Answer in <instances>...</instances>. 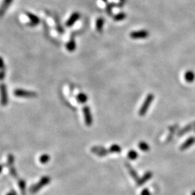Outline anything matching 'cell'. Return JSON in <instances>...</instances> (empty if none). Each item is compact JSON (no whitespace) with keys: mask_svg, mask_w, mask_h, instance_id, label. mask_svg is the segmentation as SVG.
<instances>
[{"mask_svg":"<svg viewBox=\"0 0 195 195\" xmlns=\"http://www.w3.org/2000/svg\"><path fill=\"white\" fill-rule=\"evenodd\" d=\"M153 100H154V95L153 94H149L148 96H147L146 99H145L144 103H143V105H142V107L140 108V111H139V114H140V116L143 117V116L146 113V112L148 111L149 107H150L151 103H152V101Z\"/></svg>","mask_w":195,"mask_h":195,"instance_id":"obj_1","label":"cell"},{"mask_svg":"<svg viewBox=\"0 0 195 195\" xmlns=\"http://www.w3.org/2000/svg\"><path fill=\"white\" fill-rule=\"evenodd\" d=\"M149 33L147 30H142L138 31H134L130 34V37L133 39H141V38H145L148 37Z\"/></svg>","mask_w":195,"mask_h":195,"instance_id":"obj_2","label":"cell"},{"mask_svg":"<svg viewBox=\"0 0 195 195\" xmlns=\"http://www.w3.org/2000/svg\"><path fill=\"white\" fill-rule=\"evenodd\" d=\"M91 151H92L93 153H95V154L99 155L100 157L105 156V155L111 153L110 148L109 150H106V149L103 148L102 147H93V148L91 149Z\"/></svg>","mask_w":195,"mask_h":195,"instance_id":"obj_3","label":"cell"},{"mask_svg":"<svg viewBox=\"0 0 195 195\" xmlns=\"http://www.w3.org/2000/svg\"><path fill=\"white\" fill-rule=\"evenodd\" d=\"M49 182H50V178L48 177H44L41 180V181L39 182L38 184H36V186H34L33 188H31L30 192L32 193H35L36 192H38V190L40 189L41 188H42L43 186H44L46 184H47Z\"/></svg>","mask_w":195,"mask_h":195,"instance_id":"obj_4","label":"cell"},{"mask_svg":"<svg viewBox=\"0 0 195 195\" xmlns=\"http://www.w3.org/2000/svg\"><path fill=\"white\" fill-rule=\"evenodd\" d=\"M83 113L85 115V120H86V124L88 126H90L93 123V118L91 116L90 110L88 106L85 107L83 109Z\"/></svg>","mask_w":195,"mask_h":195,"instance_id":"obj_5","label":"cell"},{"mask_svg":"<svg viewBox=\"0 0 195 195\" xmlns=\"http://www.w3.org/2000/svg\"><path fill=\"white\" fill-rule=\"evenodd\" d=\"M195 143V137H190L189 138L187 139L183 144L181 145V146L180 147V150H185L186 149L189 148L191 146H192Z\"/></svg>","mask_w":195,"mask_h":195,"instance_id":"obj_6","label":"cell"},{"mask_svg":"<svg viewBox=\"0 0 195 195\" xmlns=\"http://www.w3.org/2000/svg\"><path fill=\"white\" fill-rule=\"evenodd\" d=\"M14 94L17 96L21 97H33L36 96V94L34 92H29V91H26L23 90H17L14 91Z\"/></svg>","mask_w":195,"mask_h":195,"instance_id":"obj_7","label":"cell"},{"mask_svg":"<svg viewBox=\"0 0 195 195\" xmlns=\"http://www.w3.org/2000/svg\"><path fill=\"white\" fill-rule=\"evenodd\" d=\"M80 14L78 12H74L73 14H72L71 17L69 18V20L67 21V23H66V26L67 27H71L73 26L77 20H78L80 19Z\"/></svg>","mask_w":195,"mask_h":195,"instance_id":"obj_8","label":"cell"},{"mask_svg":"<svg viewBox=\"0 0 195 195\" xmlns=\"http://www.w3.org/2000/svg\"><path fill=\"white\" fill-rule=\"evenodd\" d=\"M184 79L186 82H189V83H192L195 80V74L194 72L191 71H187L185 73V75H184Z\"/></svg>","mask_w":195,"mask_h":195,"instance_id":"obj_9","label":"cell"},{"mask_svg":"<svg viewBox=\"0 0 195 195\" xmlns=\"http://www.w3.org/2000/svg\"><path fill=\"white\" fill-rule=\"evenodd\" d=\"M152 176H153V174H152V173H151V172H148V173H145V175L143 176V177L141 178V179L138 180L137 181L138 186H141L142 184L145 183V182H146L147 181H148V180L150 179L151 177H152Z\"/></svg>","mask_w":195,"mask_h":195,"instance_id":"obj_10","label":"cell"},{"mask_svg":"<svg viewBox=\"0 0 195 195\" xmlns=\"http://www.w3.org/2000/svg\"><path fill=\"white\" fill-rule=\"evenodd\" d=\"M126 166L127 167V169L128 171H129L130 174H131V176H132V178H134V180H137V181H138V176L137 174V173L135 172V171L132 169V167L129 164H128V163H126Z\"/></svg>","mask_w":195,"mask_h":195,"instance_id":"obj_11","label":"cell"},{"mask_svg":"<svg viewBox=\"0 0 195 195\" xmlns=\"http://www.w3.org/2000/svg\"><path fill=\"white\" fill-rule=\"evenodd\" d=\"M67 49L70 51H73L76 48V44H75V41H74V39H71L69 43L67 44Z\"/></svg>","mask_w":195,"mask_h":195,"instance_id":"obj_12","label":"cell"},{"mask_svg":"<svg viewBox=\"0 0 195 195\" xmlns=\"http://www.w3.org/2000/svg\"><path fill=\"white\" fill-rule=\"evenodd\" d=\"M77 99H78L79 102L86 103L87 100H88V97H87V95L86 94H84V93H80V94L77 96Z\"/></svg>","mask_w":195,"mask_h":195,"instance_id":"obj_13","label":"cell"},{"mask_svg":"<svg viewBox=\"0 0 195 195\" xmlns=\"http://www.w3.org/2000/svg\"><path fill=\"white\" fill-rule=\"evenodd\" d=\"M192 129V125H189V126H186L185 128L182 129L181 130H180L179 132H178V136H181V135H184V134H186L187 132H189L191 129Z\"/></svg>","mask_w":195,"mask_h":195,"instance_id":"obj_14","label":"cell"},{"mask_svg":"<svg viewBox=\"0 0 195 195\" xmlns=\"http://www.w3.org/2000/svg\"><path fill=\"white\" fill-rule=\"evenodd\" d=\"M103 23H104V20L102 18H99V19L97 20L96 22V29L98 31H101L102 30Z\"/></svg>","mask_w":195,"mask_h":195,"instance_id":"obj_15","label":"cell"},{"mask_svg":"<svg viewBox=\"0 0 195 195\" xmlns=\"http://www.w3.org/2000/svg\"><path fill=\"white\" fill-rule=\"evenodd\" d=\"M138 156L137 153L134 150H130L129 152L128 153V157L131 160H134L136 159Z\"/></svg>","mask_w":195,"mask_h":195,"instance_id":"obj_16","label":"cell"},{"mask_svg":"<svg viewBox=\"0 0 195 195\" xmlns=\"http://www.w3.org/2000/svg\"><path fill=\"white\" fill-rule=\"evenodd\" d=\"M139 148H140L142 151H148L149 149H150L149 145L144 142H140V144H139Z\"/></svg>","mask_w":195,"mask_h":195,"instance_id":"obj_17","label":"cell"},{"mask_svg":"<svg viewBox=\"0 0 195 195\" xmlns=\"http://www.w3.org/2000/svg\"><path fill=\"white\" fill-rule=\"evenodd\" d=\"M111 153H120L121 152V147L117 145H113L110 148Z\"/></svg>","mask_w":195,"mask_h":195,"instance_id":"obj_18","label":"cell"},{"mask_svg":"<svg viewBox=\"0 0 195 195\" xmlns=\"http://www.w3.org/2000/svg\"><path fill=\"white\" fill-rule=\"evenodd\" d=\"M28 14L29 18H30V19L31 20H32L33 23H34V25L38 24L39 19H38V18L36 17V16H35V15H34V14H30V13H28Z\"/></svg>","mask_w":195,"mask_h":195,"instance_id":"obj_19","label":"cell"},{"mask_svg":"<svg viewBox=\"0 0 195 195\" xmlns=\"http://www.w3.org/2000/svg\"><path fill=\"white\" fill-rule=\"evenodd\" d=\"M50 160V157L48 155H43L40 157V161L41 163H46Z\"/></svg>","mask_w":195,"mask_h":195,"instance_id":"obj_20","label":"cell"},{"mask_svg":"<svg viewBox=\"0 0 195 195\" xmlns=\"http://www.w3.org/2000/svg\"><path fill=\"white\" fill-rule=\"evenodd\" d=\"M11 2H12V0H5V5H4V6L2 5V7L1 9H0V14H2L3 13L4 11H5V10L7 7V6L10 5V3Z\"/></svg>","mask_w":195,"mask_h":195,"instance_id":"obj_21","label":"cell"},{"mask_svg":"<svg viewBox=\"0 0 195 195\" xmlns=\"http://www.w3.org/2000/svg\"><path fill=\"white\" fill-rule=\"evenodd\" d=\"M125 14H124V13H120V14H117V16H116V17L114 18V19L116 20H118V21H120V20H124V18H125Z\"/></svg>","mask_w":195,"mask_h":195,"instance_id":"obj_22","label":"cell"},{"mask_svg":"<svg viewBox=\"0 0 195 195\" xmlns=\"http://www.w3.org/2000/svg\"><path fill=\"white\" fill-rule=\"evenodd\" d=\"M141 195H151V194L150 191L147 189H144L142 192H141Z\"/></svg>","mask_w":195,"mask_h":195,"instance_id":"obj_23","label":"cell"},{"mask_svg":"<svg viewBox=\"0 0 195 195\" xmlns=\"http://www.w3.org/2000/svg\"><path fill=\"white\" fill-rule=\"evenodd\" d=\"M7 195H17V194H16V192H14V191H12V192H10L9 194H7Z\"/></svg>","mask_w":195,"mask_h":195,"instance_id":"obj_24","label":"cell"},{"mask_svg":"<svg viewBox=\"0 0 195 195\" xmlns=\"http://www.w3.org/2000/svg\"><path fill=\"white\" fill-rule=\"evenodd\" d=\"M191 195H195V191H194V192H192V194H191Z\"/></svg>","mask_w":195,"mask_h":195,"instance_id":"obj_25","label":"cell"}]
</instances>
